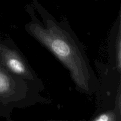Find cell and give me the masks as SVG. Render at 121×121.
<instances>
[{"label": "cell", "instance_id": "4", "mask_svg": "<svg viewBox=\"0 0 121 121\" xmlns=\"http://www.w3.org/2000/svg\"><path fill=\"white\" fill-rule=\"evenodd\" d=\"M99 78L96 92V111L113 108L121 105V73L104 63L95 61Z\"/></svg>", "mask_w": 121, "mask_h": 121}, {"label": "cell", "instance_id": "5", "mask_svg": "<svg viewBox=\"0 0 121 121\" xmlns=\"http://www.w3.org/2000/svg\"><path fill=\"white\" fill-rule=\"evenodd\" d=\"M107 65L121 73V14L119 11L108 37Z\"/></svg>", "mask_w": 121, "mask_h": 121}, {"label": "cell", "instance_id": "7", "mask_svg": "<svg viewBox=\"0 0 121 121\" xmlns=\"http://www.w3.org/2000/svg\"><path fill=\"white\" fill-rule=\"evenodd\" d=\"M44 121H87V120H79V121H70V120H62V119H51V120H47Z\"/></svg>", "mask_w": 121, "mask_h": 121}, {"label": "cell", "instance_id": "3", "mask_svg": "<svg viewBox=\"0 0 121 121\" xmlns=\"http://www.w3.org/2000/svg\"><path fill=\"white\" fill-rule=\"evenodd\" d=\"M0 59L4 66L18 76L33 83L42 92L45 91L42 80L38 76L27 58L13 40L2 38L0 31Z\"/></svg>", "mask_w": 121, "mask_h": 121}, {"label": "cell", "instance_id": "6", "mask_svg": "<svg viewBox=\"0 0 121 121\" xmlns=\"http://www.w3.org/2000/svg\"><path fill=\"white\" fill-rule=\"evenodd\" d=\"M87 121H121V105L109 109L95 111L91 119Z\"/></svg>", "mask_w": 121, "mask_h": 121}, {"label": "cell", "instance_id": "1", "mask_svg": "<svg viewBox=\"0 0 121 121\" xmlns=\"http://www.w3.org/2000/svg\"><path fill=\"white\" fill-rule=\"evenodd\" d=\"M30 21L26 31L48 50L69 71L78 92L92 96L99 87L85 46L68 21H58L37 0L26 7Z\"/></svg>", "mask_w": 121, "mask_h": 121}, {"label": "cell", "instance_id": "2", "mask_svg": "<svg viewBox=\"0 0 121 121\" xmlns=\"http://www.w3.org/2000/svg\"><path fill=\"white\" fill-rule=\"evenodd\" d=\"M42 91L33 83L9 72L0 59V117L14 121L15 109H25L37 104H50L52 100L41 95Z\"/></svg>", "mask_w": 121, "mask_h": 121}]
</instances>
